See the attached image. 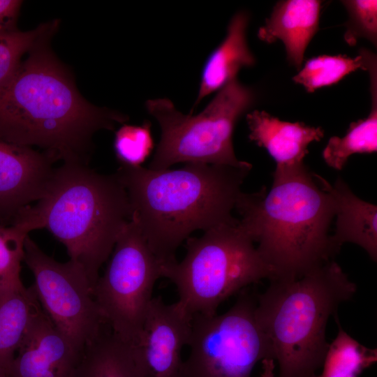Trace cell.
I'll use <instances>...</instances> for the list:
<instances>
[{
    "label": "cell",
    "mask_w": 377,
    "mask_h": 377,
    "mask_svg": "<svg viewBox=\"0 0 377 377\" xmlns=\"http://www.w3.org/2000/svg\"><path fill=\"white\" fill-rule=\"evenodd\" d=\"M58 25L52 22L0 89V140L37 147L55 161L89 164L94 133L114 130L128 117L98 108L80 94L50 47Z\"/></svg>",
    "instance_id": "6da1fadb"
},
{
    "label": "cell",
    "mask_w": 377,
    "mask_h": 377,
    "mask_svg": "<svg viewBox=\"0 0 377 377\" xmlns=\"http://www.w3.org/2000/svg\"><path fill=\"white\" fill-rule=\"evenodd\" d=\"M251 168L188 163L153 170L120 164L114 174L128 193L132 218L165 263L176 260L177 249L193 232L238 221L232 212Z\"/></svg>",
    "instance_id": "7a4b0ae2"
},
{
    "label": "cell",
    "mask_w": 377,
    "mask_h": 377,
    "mask_svg": "<svg viewBox=\"0 0 377 377\" xmlns=\"http://www.w3.org/2000/svg\"><path fill=\"white\" fill-rule=\"evenodd\" d=\"M235 209L240 228L257 243L272 279H299L337 253L329 232L332 197L304 163L276 168L270 190L242 192Z\"/></svg>",
    "instance_id": "3957f363"
},
{
    "label": "cell",
    "mask_w": 377,
    "mask_h": 377,
    "mask_svg": "<svg viewBox=\"0 0 377 377\" xmlns=\"http://www.w3.org/2000/svg\"><path fill=\"white\" fill-rule=\"evenodd\" d=\"M19 219L34 230L45 228L81 266L94 288L99 270L132 218L128 193L116 175L99 173L89 164L63 163L55 168L47 191Z\"/></svg>",
    "instance_id": "277c9868"
},
{
    "label": "cell",
    "mask_w": 377,
    "mask_h": 377,
    "mask_svg": "<svg viewBox=\"0 0 377 377\" xmlns=\"http://www.w3.org/2000/svg\"><path fill=\"white\" fill-rule=\"evenodd\" d=\"M357 290L334 260L295 279H272L256 297V313L279 364V377H313L329 347L330 316Z\"/></svg>",
    "instance_id": "5b68a950"
},
{
    "label": "cell",
    "mask_w": 377,
    "mask_h": 377,
    "mask_svg": "<svg viewBox=\"0 0 377 377\" xmlns=\"http://www.w3.org/2000/svg\"><path fill=\"white\" fill-rule=\"evenodd\" d=\"M181 261L161 263V276L178 293L179 305L191 316H212L220 304L247 286L274 277L254 242L235 223L209 229L186 240Z\"/></svg>",
    "instance_id": "8992f818"
},
{
    "label": "cell",
    "mask_w": 377,
    "mask_h": 377,
    "mask_svg": "<svg viewBox=\"0 0 377 377\" xmlns=\"http://www.w3.org/2000/svg\"><path fill=\"white\" fill-rule=\"evenodd\" d=\"M257 98L253 87L235 78L198 114L180 112L168 98L148 100L146 108L161 128L160 141L148 168L163 170L178 163L252 167L237 158L232 137L237 122Z\"/></svg>",
    "instance_id": "52a82bcc"
},
{
    "label": "cell",
    "mask_w": 377,
    "mask_h": 377,
    "mask_svg": "<svg viewBox=\"0 0 377 377\" xmlns=\"http://www.w3.org/2000/svg\"><path fill=\"white\" fill-rule=\"evenodd\" d=\"M256 308V297L242 293L222 314L193 316L184 377H251L259 361L274 360Z\"/></svg>",
    "instance_id": "ba28073f"
},
{
    "label": "cell",
    "mask_w": 377,
    "mask_h": 377,
    "mask_svg": "<svg viewBox=\"0 0 377 377\" xmlns=\"http://www.w3.org/2000/svg\"><path fill=\"white\" fill-rule=\"evenodd\" d=\"M103 274L92 294L111 332L132 346L146 319L161 263L133 218L121 231Z\"/></svg>",
    "instance_id": "9c48e42d"
},
{
    "label": "cell",
    "mask_w": 377,
    "mask_h": 377,
    "mask_svg": "<svg viewBox=\"0 0 377 377\" xmlns=\"http://www.w3.org/2000/svg\"><path fill=\"white\" fill-rule=\"evenodd\" d=\"M23 261L31 271L32 285L45 314L80 352L94 341L107 325L94 299L83 268L69 260L58 262L28 235Z\"/></svg>",
    "instance_id": "30bf717a"
},
{
    "label": "cell",
    "mask_w": 377,
    "mask_h": 377,
    "mask_svg": "<svg viewBox=\"0 0 377 377\" xmlns=\"http://www.w3.org/2000/svg\"><path fill=\"white\" fill-rule=\"evenodd\" d=\"M191 319L177 302L153 297L141 334L130 346L142 377H184L182 351L188 343Z\"/></svg>",
    "instance_id": "8fae6325"
},
{
    "label": "cell",
    "mask_w": 377,
    "mask_h": 377,
    "mask_svg": "<svg viewBox=\"0 0 377 377\" xmlns=\"http://www.w3.org/2000/svg\"><path fill=\"white\" fill-rule=\"evenodd\" d=\"M56 161L32 147L0 140V226L13 225L45 195Z\"/></svg>",
    "instance_id": "7c38bea8"
},
{
    "label": "cell",
    "mask_w": 377,
    "mask_h": 377,
    "mask_svg": "<svg viewBox=\"0 0 377 377\" xmlns=\"http://www.w3.org/2000/svg\"><path fill=\"white\" fill-rule=\"evenodd\" d=\"M82 355L43 311L19 348L9 377H78Z\"/></svg>",
    "instance_id": "4fadbf2b"
},
{
    "label": "cell",
    "mask_w": 377,
    "mask_h": 377,
    "mask_svg": "<svg viewBox=\"0 0 377 377\" xmlns=\"http://www.w3.org/2000/svg\"><path fill=\"white\" fill-rule=\"evenodd\" d=\"M246 119L249 128V138L267 151L278 168L304 163L309 145L324 136V131L320 126L282 121L264 110H253L247 113Z\"/></svg>",
    "instance_id": "5bb4252c"
},
{
    "label": "cell",
    "mask_w": 377,
    "mask_h": 377,
    "mask_svg": "<svg viewBox=\"0 0 377 377\" xmlns=\"http://www.w3.org/2000/svg\"><path fill=\"white\" fill-rule=\"evenodd\" d=\"M320 186L332 197L336 217L331 242L338 253L346 242L362 247L374 262L377 259V207L355 195L338 177L333 185L314 173Z\"/></svg>",
    "instance_id": "9a60e30c"
},
{
    "label": "cell",
    "mask_w": 377,
    "mask_h": 377,
    "mask_svg": "<svg viewBox=\"0 0 377 377\" xmlns=\"http://www.w3.org/2000/svg\"><path fill=\"white\" fill-rule=\"evenodd\" d=\"M321 3L317 0L278 1L259 28L258 37L267 43L281 40L288 62L300 70L306 49L319 29Z\"/></svg>",
    "instance_id": "2e32d148"
},
{
    "label": "cell",
    "mask_w": 377,
    "mask_h": 377,
    "mask_svg": "<svg viewBox=\"0 0 377 377\" xmlns=\"http://www.w3.org/2000/svg\"><path fill=\"white\" fill-rule=\"evenodd\" d=\"M249 22V15L243 10L230 20L226 38L205 61L195 105L235 79L241 68L255 65L256 58L246 39Z\"/></svg>",
    "instance_id": "e0dca14e"
},
{
    "label": "cell",
    "mask_w": 377,
    "mask_h": 377,
    "mask_svg": "<svg viewBox=\"0 0 377 377\" xmlns=\"http://www.w3.org/2000/svg\"><path fill=\"white\" fill-rule=\"evenodd\" d=\"M43 311L33 286L0 291V371L8 377L19 348Z\"/></svg>",
    "instance_id": "ac0fdd59"
},
{
    "label": "cell",
    "mask_w": 377,
    "mask_h": 377,
    "mask_svg": "<svg viewBox=\"0 0 377 377\" xmlns=\"http://www.w3.org/2000/svg\"><path fill=\"white\" fill-rule=\"evenodd\" d=\"M365 66L370 80L371 109L369 114L366 118L351 122L344 136L331 137L322 153L325 163L337 170H341L353 154H373L377 151L376 57H368Z\"/></svg>",
    "instance_id": "d6986e66"
},
{
    "label": "cell",
    "mask_w": 377,
    "mask_h": 377,
    "mask_svg": "<svg viewBox=\"0 0 377 377\" xmlns=\"http://www.w3.org/2000/svg\"><path fill=\"white\" fill-rule=\"evenodd\" d=\"M78 377H142L131 346L105 330L84 350Z\"/></svg>",
    "instance_id": "ffe728a7"
},
{
    "label": "cell",
    "mask_w": 377,
    "mask_h": 377,
    "mask_svg": "<svg viewBox=\"0 0 377 377\" xmlns=\"http://www.w3.org/2000/svg\"><path fill=\"white\" fill-rule=\"evenodd\" d=\"M338 334L329 344L322 365L323 371L313 377H359L377 361V350L359 343L343 330L337 315L334 316Z\"/></svg>",
    "instance_id": "44dd1931"
},
{
    "label": "cell",
    "mask_w": 377,
    "mask_h": 377,
    "mask_svg": "<svg viewBox=\"0 0 377 377\" xmlns=\"http://www.w3.org/2000/svg\"><path fill=\"white\" fill-rule=\"evenodd\" d=\"M357 69L366 71L363 57L355 58L346 54H323L306 60L293 80L302 85L309 93L339 82L345 76Z\"/></svg>",
    "instance_id": "7402d4cb"
},
{
    "label": "cell",
    "mask_w": 377,
    "mask_h": 377,
    "mask_svg": "<svg viewBox=\"0 0 377 377\" xmlns=\"http://www.w3.org/2000/svg\"><path fill=\"white\" fill-rule=\"evenodd\" d=\"M34 230L30 223L22 219L8 226H0V291L23 285L20 272L24 245Z\"/></svg>",
    "instance_id": "603a6c76"
},
{
    "label": "cell",
    "mask_w": 377,
    "mask_h": 377,
    "mask_svg": "<svg viewBox=\"0 0 377 377\" xmlns=\"http://www.w3.org/2000/svg\"><path fill=\"white\" fill-rule=\"evenodd\" d=\"M52 22L43 23L29 31L0 27V89L13 77L22 63V56L28 53Z\"/></svg>",
    "instance_id": "cb8c5ba5"
},
{
    "label": "cell",
    "mask_w": 377,
    "mask_h": 377,
    "mask_svg": "<svg viewBox=\"0 0 377 377\" xmlns=\"http://www.w3.org/2000/svg\"><path fill=\"white\" fill-rule=\"evenodd\" d=\"M114 149L120 164L139 166L153 149L151 123L142 125L123 124L116 132Z\"/></svg>",
    "instance_id": "d4e9b609"
},
{
    "label": "cell",
    "mask_w": 377,
    "mask_h": 377,
    "mask_svg": "<svg viewBox=\"0 0 377 377\" xmlns=\"http://www.w3.org/2000/svg\"><path fill=\"white\" fill-rule=\"evenodd\" d=\"M348 13L344 40L350 46L358 40H369L375 47L377 44V1L376 0L341 1Z\"/></svg>",
    "instance_id": "484cf974"
},
{
    "label": "cell",
    "mask_w": 377,
    "mask_h": 377,
    "mask_svg": "<svg viewBox=\"0 0 377 377\" xmlns=\"http://www.w3.org/2000/svg\"><path fill=\"white\" fill-rule=\"evenodd\" d=\"M22 4V1L18 0H0V27H17Z\"/></svg>",
    "instance_id": "4316f807"
},
{
    "label": "cell",
    "mask_w": 377,
    "mask_h": 377,
    "mask_svg": "<svg viewBox=\"0 0 377 377\" xmlns=\"http://www.w3.org/2000/svg\"><path fill=\"white\" fill-rule=\"evenodd\" d=\"M263 372L260 377H275L274 369L275 367L274 360L265 358L262 360Z\"/></svg>",
    "instance_id": "83f0119b"
},
{
    "label": "cell",
    "mask_w": 377,
    "mask_h": 377,
    "mask_svg": "<svg viewBox=\"0 0 377 377\" xmlns=\"http://www.w3.org/2000/svg\"><path fill=\"white\" fill-rule=\"evenodd\" d=\"M0 377H8V376L0 371Z\"/></svg>",
    "instance_id": "f1b7e54d"
}]
</instances>
